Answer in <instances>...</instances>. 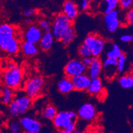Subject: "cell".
I'll list each match as a JSON object with an SVG mask.
<instances>
[{
	"label": "cell",
	"instance_id": "cell-1",
	"mask_svg": "<svg viewBox=\"0 0 133 133\" xmlns=\"http://www.w3.org/2000/svg\"><path fill=\"white\" fill-rule=\"evenodd\" d=\"M32 99L25 94L15 95L9 105V113L11 117H18L26 113L32 106Z\"/></svg>",
	"mask_w": 133,
	"mask_h": 133
},
{
	"label": "cell",
	"instance_id": "cell-2",
	"mask_svg": "<svg viewBox=\"0 0 133 133\" xmlns=\"http://www.w3.org/2000/svg\"><path fill=\"white\" fill-rule=\"evenodd\" d=\"M44 85L45 81L42 76H35L25 83V94L31 99H35L42 94Z\"/></svg>",
	"mask_w": 133,
	"mask_h": 133
},
{
	"label": "cell",
	"instance_id": "cell-3",
	"mask_svg": "<svg viewBox=\"0 0 133 133\" xmlns=\"http://www.w3.org/2000/svg\"><path fill=\"white\" fill-rule=\"evenodd\" d=\"M84 44L90 49L93 58H99L105 47V41L95 33L89 34L84 40Z\"/></svg>",
	"mask_w": 133,
	"mask_h": 133
},
{
	"label": "cell",
	"instance_id": "cell-4",
	"mask_svg": "<svg viewBox=\"0 0 133 133\" xmlns=\"http://www.w3.org/2000/svg\"><path fill=\"white\" fill-rule=\"evenodd\" d=\"M73 26V22L64 13L58 14L55 17L51 26V32L56 39H59L61 35L70 26Z\"/></svg>",
	"mask_w": 133,
	"mask_h": 133
},
{
	"label": "cell",
	"instance_id": "cell-5",
	"mask_svg": "<svg viewBox=\"0 0 133 133\" xmlns=\"http://www.w3.org/2000/svg\"><path fill=\"white\" fill-rule=\"evenodd\" d=\"M3 80L5 86L11 89L19 88L23 80V72L21 68L17 66L12 70H6L3 73Z\"/></svg>",
	"mask_w": 133,
	"mask_h": 133
},
{
	"label": "cell",
	"instance_id": "cell-6",
	"mask_svg": "<svg viewBox=\"0 0 133 133\" xmlns=\"http://www.w3.org/2000/svg\"><path fill=\"white\" fill-rule=\"evenodd\" d=\"M78 118L77 113L72 111H63L58 112L53 119V124L58 130H63L74 122H76Z\"/></svg>",
	"mask_w": 133,
	"mask_h": 133
},
{
	"label": "cell",
	"instance_id": "cell-7",
	"mask_svg": "<svg viewBox=\"0 0 133 133\" xmlns=\"http://www.w3.org/2000/svg\"><path fill=\"white\" fill-rule=\"evenodd\" d=\"M17 31L15 26L9 23L0 25V48L5 51L11 41L16 37Z\"/></svg>",
	"mask_w": 133,
	"mask_h": 133
},
{
	"label": "cell",
	"instance_id": "cell-8",
	"mask_svg": "<svg viewBox=\"0 0 133 133\" xmlns=\"http://www.w3.org/2000/svg\"><path fill=\"white\" fill-rule=\"evenodd\" d=\"M64 71L66 77L72 79L76 76L86 74L87 68L83 66L81 60L72 59L66 64Z\"/></svg>",
	"mask_w": 133,
	"mask_h": 133
},
{
	"label": "cell",
	"instance_id": "cell-9",
	"mask_svg": "<svg viewBox=\"0 0 133 133\" xmlns=\"http://www.w3.org/2000/svg\"><path fill=\"white\" fill-rule=\"evenodd\" d=\"M21 128L25 132L39 133L42 129V124L37 118L25 116L19 120Z\"/></svg>",
	"mask_w": 133,
	"mask_h": 133
},
{
	"label": "cell",
	"instance_id": "cell-10",
	"mask_svg": "<svg viewBox=\"0 0 133 133\" xmlns=\"http://www.w3.org/2000/svg\"><path fill=\"white\" fill-rule=\"evenodd\" d=\"M103 21L106 29L109 32H115L121 26L119 13L117 10L105 14L104 15Z\"/></svg>",
	"mask_w": 133,
	"mask_h": 133
},
{
	"label": "cell",
	"instance_id": "cell-11",
	"mask_svg": "<svg viewBox=\"0 0 133 133\" xmlns=\"http://www.w3.org/2000/svg\"><path fill=\"white\" fill-rule=\"evenodd\" d=\"M77 115L82 120L91 121L94 120L96 117V109L94 104L91 103H85L79 107Z\"/></svg>",
	"mask_w": 133,
	"mask_h": 133
},
{
	"label": "cell",
	"instance_id": "cell-12",
	"mask_svg": "<svg viewBox=\"0 0 133 133\" xmlns=\"http://www.w3.org/2000/svg\"><path fill=\"white\" fill-rule=\"evenodd\" d=\"M25 32H24L23 37L25 41L37 44L39 43L42 35L43 31L37 25H29Z\"/></svg>",
	"mask_w": 133,
	"mask_h": 133
},
{
	"label": "cell",
	"instance_id": "cell-13",
	"mask_svg": "<svg viewBox=\"0 0 133 133\" xmlns=\"http://www.w3.org/2000/svg\"><path fill=\"white\" fill-rule=\"evenodd\" d=\"M102 72H103L105 77L108 79H113L118 72L117 68V60L106 58L103 61H102Z\"/></svg>",
	"mask_w": 133,
	"mask_h": 133
},
{
	"label": "cell",
	"instance_id": "cell-14",
	"mask_svg": "<svg viewBox=\"0 0 133 133\" xmlns=\"http://www.w3.org/2000/svg\"><path fill=\"white\" fill-rule=\"evenodd\" d=\"M103 71V63L100 58H94L90 66L87 68V75L91 79L99 78Z\"/></svg>",
	"mask_w": 133,
	"mask_h": 133
},
{
	"label": "cell",
	"instance_id": "cell-15",
	"mask_svg": "<svg viewBox=\"0 0 133 133\" xmlns=\"http://www.w3.org/2000/svg\"><path fill=\"white\" fill-rule=\"evenodd\" d=\"M79 10L78 5L76 2L68 0L63 3V13L68 18L73 22L78 17Z\"/></svg>",
	"mask_w": 133,
	"mask_h": 133
},
{
	"label": "cell",
	"instance_id": "cell-16",
	"mask_svg": "<svg viewBox=\"0 0 133 133\" xmlns=\"http://www.w3.org/2000/svg\"><path fill=\"white\" fill-rule=\"evenodd\" d=\"M74 90L84 91L88 90L91 79L89 78L87 74L76 76L71 79Z\"/></svg>",
	"mask_w": 133,
	"mask_h": 133
},
{
	"label": "cell",
	"instance_id": "cell-17",
	"mask_svg": "<svg viewBox=\"0 0 133 133\" xmlns=\"http://www.w3.org/2000/svg\"><path fill=\"white\" fill-rule=\"evenodd\" d=\"M54 37L53 36L51 31L49 32H44L42 35L41 40H40L39 44L40 48L43 51H48L52 47L54 44Z\"/></svg>",
	"mask_w": 133,
	"mask_h": 133
},
{
	"label": "cell",
	"instance_id": "cell-18",
	"mask_svg": "<svg viewBox=\"0 0 133 133\" xmlns=\"http://www.w3.org/2000/svg\"><path fill=\"white\" fill-rule=\"evenodd\" d=\"M58 89L61 94H68L74 90L72 80L68 77H64L58 83Z\"/></svg>",
	"mask_w": 133,
	"mask_h": 133
},
{
	"label": "cell",
	"instance_id": "cell-19",
	"mask_svg": "<svg viewBox=\"0 0 133 133\" xmlns=\"http://www.w3.org/2000/svg\"><path fill=\"white\" fill-rule=\"evenodd\" d=\"M21 49L22 50L23 53L29 57L34 56L38 52V47L37 44L25 41L21 44Z\"/></svg>",
	"mask_w": 133,
	"mask_h": 133
},
{
	"label": "cell",
	"instance_id": "cell-20",
	"mask_svg": "<svg viewBox=\"0 0 133 133\" xmlns=\"http://www.w3.org/2000/svg\"><path fill=\"white\" fill-rule=\"evenodd\" d=\"M118 6V0H105L100 4L99 10L104 15L116 10Z\"/></svg>",
	"mask_w": 133,
	"mask_h": 133
},
{
	"label": "cell",
	"instance_id": "cell-21",
	"mask_svg": "<svg viewBox=\"0 0 133 133\" xmlns=\"http://www.w3.org/2000/svg\"><path fill=\"white\" fill-rule=\"evenodd\" d=\"M76 37V32L74 26H70L61 35L59 38V41L64 45L67 46L70 44L72 41L75 39Z\"/></svg>",
	"mask_w": 133,
	"mask_h": 133
},
{
	"label": "cell",
	"instance_id": "cell-22",
	"mask_svg": "<svg viewBox=\"0 0 133 133\" xmlns=\"http://www.w3.org/2000/svg\"><path fill=\"white\" fill-rule=\"evenodd\" d=\"M102 81L100 78H97L91 80V83L87 91L91 95H97L102 91Z\"/></svg>",
	"mask_w": 133,
	"mask_h": 133
},
{
	"label": "cell",
	"instance_id": "cell-23",
	"mask_svg": "<svg viewBox=\"0 0 133 133\" xmlns=\"http://www.w3.org/2000/svg\"><path fill=\"white\" fill-rule=\"evenodd\" d=\"M58 111L56 107L52 104H48L43 109L42 111V115L45 119L49 121H53L54 117L57 115Z\"/></svg>",
	"mask_w": 133,
	"mask_h": 133
},
{
	"label": "cell",
	"instance_id": "cell-24",
	"mask_svg": "<svg viewBox=\"0 0 133 133\" xmlns=\"http://www.w3.org/2000/svg\"><path fill=\"white\" fill-rule=\"evenodd\" d=\"M15 97L13 89L5 86L2 89V101L5 105H9V103Z\"/></svg>",
	"mask_w": 133,
	"mask_h": 133
},
{
	"label": "cell",
	"instance_id": "cell-25",
	"mask_svg": "<svg viewBox=\"0 0 133 133\" xmlns=\"http://www.w3.org/2000/svg\"><path fill=\"white\" fill-rule=\"evenodd\" d=\"M20 48L21 43L19 38L16 37L9 43L5 52L11 55H13V54H17L19 51Z\"/></svg>",
	"mask_w": 133,
	"mask_h": 133
},
{
	"label": "cell",
	"instance_id": "cell-26",
	"mask_svg": "<svg viewBox=\"0 0 133 133\" xmlns=\"http://www.w3.org/2000/svg\"><path fill=\"white\" fill-rule=\"evenodd\" d=\"M122 52H123L121 51V49L119 46L116 43H113L111 44V48L106 50V56H107L106 58L117 60Z\"/></svg>",
	"mask_w": 133,
	"mask_h": 133
},
{
	"label": "cell",
	"instance_id": "cell-27",
	"mask_svg": "<svg viewBox=\"0 0 133 133\" xmlns=\"http://www.w3.org/2000/svg\"><path fill=\"white\" fill-rule=\"evenodd\" d=\"M118 83L123 88L130 89L133 87V77L132 74H125L118 79Z\"/></svg>",
	"mask_w": 133,
	"mask_h": 133
},
{
	"label": "cell",
	"instance_id": "cell-28",
	"mask_svg": "<svg viewBox=\"0 0 133 133\" xmlns=\"http://www.w3.org/2000/svg\"><path fill=\"white\" fill-rule=\"evenodd\" d=\"M9 129L11 133H23L21 126L19 121L17 119L13 118L9 122L8 124Z\"/></svg>",
	"mask_w": 133,
	"mask_h": 133
},
{
	"label": "cell",
	"instance_id": "cell-29",
	"mask_svg": "<svg viewBox=\"0 0 133 133\" xmlns=\"http://www.w3.org/2000/svg\"><path fill=\"white\" fill-rule=\"evenodd\" d=\"M117 68L118 72H123L125 68L126 62H127V56L124 52H122L120 56L117 60Z\"/></svg>",
	"mask_w": 133,
	"mask_h": 133
},
{
	"label": "cell",
	"instance_id": "cell-30",
	"mask_svg": "<svg viewBox=\"0 0 133 133\" xmlns=\"http://www.w3.org/2000/svg\"><path fill=\"white\" fill-rule=\"evenodd\" d=\"M78 54L82 58L85 57H89V56H91V50L89 48H88V46L86 44H85L84 43L81 44L80 46L78 48Z\"/></svg>",
	"mask_w": 133,
	"mask_h": 133
},
{
	"label": "cell",
	"instance_id": "cell-31",
	"mask_svg": "<svg viewBox=\"0 0 133 133\" xmlns=\"http://www.w3.org/2000/svg\"><path fill=\"white\" fill-rule=\"evenodd\" d=\"M38 26H39V28L42 30V31H44V32H49V31H51L52 25L47 19H43L40 20L39 22H38Z\"/></svg>",
	"mask_w": 133,
	"mask_h": 133
},
{
	"label": "cell",
	"instance_id": "cell-32",
	"mask_svg": "<svg viewBox=\"0 0 133 133\" xmlns=\"http://www.w3.org/2000/svg\"><path fill=\"white\" fill-rule=\"evenodd\" d=\"M133 5L132 0H120L118 1V5L123 10L127 11L132 9Z\"/></svg>",
	"mask_w": 133,
	"mask_h": 133
},
{
	"label": "cell",
	"instance_id": "cell-33",
	"mask_svg": "<svg viewBox=\"0 0 133 133\" xmlns=\"http://www.w3.org/2000/svg\"><path fill=\"white\" fill-rule=\"evenodd\" d=\"M90 8V2L88 0H83L80 2L79 5H78L79 10L81 11H86Z\"/></svg>",
	"mask_w": 133,
	"mask_h": 133
},
{
	"label": "cell",
	"instance_id": "cell-34",
	"mask_svg": "<svg viewBox=\"0 0 133 133\" xmlns=\"http://www.w3.org/2000/svg\"><path fill=\"white\" fill-rule=\"evenodd\" d=\"M76 129V122H74L67 127L60 130L61 133H74Z\"/></svg>",
	"mask_w": 133,
	"mask_h": 133
},
{
	"label": "cell",
	"instance_id": "cell-35",
	"mask_svg": "<svg viewBox=\"0 0 133 133\" xmlns=\"http://www.w3.org/2000/svg\"><path fill=\"white\" fill-rule=\"evenodd\" d=\"M125 21L128 25H132L133 23V10L132 9L127 11L125 15Z\"/></svg>",
	"mask_w": 133,
	"mask_h": 133
},
{
	"label": "cell",
	"instance_id": "cell-36",
	"mask_svg": "<svg viewBox=\"0 0 133 133\" xmlns=\"http://www.w3.org/2000/svg\"><path fill=\"white\" fill-rule=\"evenodd\" d=\"M121 41L123 43H131L133 41V36L132 35H129V34H126V35H123L120 38Z\"/></svg>",
	"mask_w": 133,
	"mask_h": 133
},
{
	"label": "cell",
	"instance_id": "cell-37",
	"mask_svg": "<svg viewBox=\"0 0 133 133\" xmlns=\"http://www.w3.org/2000/svg\"><path fill=\"white\" fill-rule=\"evenodd\" d=\"M93 59H94V58H93L92 56H89V57L83 58H82L81 61H82V63L83 64V66L88 68L91 65V62H92Z\"/></svg>",
	"mask_w": 133,
	"mask_h": 133
},
{
	"label": "cell",
	"instance_id": "cell-38",
	"mask_svg": "<svg viewBox=\"0 0 133 133\" xmlns=\"http://www.w3.org/2000/svg\"><path fill=\"white\" fill-rule=\"evenodd\" d=\"M36 13H37V9H34V8H30L24 11L23 15L26 17H29L35 15Z\"/></svg>",
	"mask_w": 133,
	"mask_h": 133
},
{
	"label": "cell",
	"instance_id": "cell-39",
	"mask_svg": "<svg viewBox=\"0 0 133 133\" xmlns=\"http://www.w3.org/2000/svg\"><path fill=\"white\" fill-rule=\"evenodd\" d=\"M17 66V65L15 64V63L14 62H9L8 63V69L7 70H12L14 68H15Z\"/></svg>",
	"mask_w": 133,
	"mask_h": 133
},
{
	"label": "cell",
	"instance_id": "cell-40",
	"mask_svg": "<svg viewBox=\"0 0 133 133\" xmlns=\"http://www.w3.org/2000/svg\"><path fill=\"white\" fill-rule=\"evenodd\" d=\"M25 23L27 25H29V24L31 23V20L30 19H26V20H25Z\"/></svg>",
	"mask_w": 133,
	"mask_h": 133
},
{
	"label": "cell",
	"instance_id": "cell-41",
	"mask_svg": "<svg viewBox=\"0 0 133 133\" xmlns=\"http://www.w3.org/2000/svg\"><path fill=\"white\" fill-rule=\"evenodd\" d=\"M2 114H3V113H2V111H1V110H0V117H1V116L2 115Z\"/></svg>",
	"mask_w": 133,
	"mask_h": 133
},
{
	"label": "cell",
	"instance_id": "cell-42",
	"mask_svg": "<svg viewBox=\"0 0 133 133\" xmlns=\"http://www.w3.org/2000/svg\"><path fill=\"white\" fill-rule=\"evenodd\" d=\"M0 133H2V131H1V130H0Z\"/></svg>",
	"mask_w": 133,
	"mask_h": 133
},
{
	"label": "cell",
	"instance_id": "cell-43",
	"mask_svg": "<svg viewBox=\"0 0 133 133\" xmlns=\"http://www.w3.org/2000/svg\"><path fill=\"white\" fill-rule=\"evenodd\" d=\"M23 133H29V132H23Z\"/></svg>",
	"mask_w": 133,
	"mask_h": 133
},
{
	"label": "cell",
	"instance_id": "cell-44",
	"mask_svg": "<svg viewBox=\"0 0 133 133\" xmlns=\"http://www.w3.org/2000/svg\"><path fill=\"white\" fill-rule=\"evenodd\" d=\"M0 7H1V2H0Z\"/></svg>",
	"mask_w": 133,
	"mask_h": 133
},
{
	"label": "cell",
	"instance_id": "cell-45",
	"mask_svg": "<svg viewBox=\"0 0 133 133\" xmlns=\"http://www.w3.org/2000/svg\"><path fill=\"white\" fill-rule=\"evenodd\" d=\"M1 50H1V48H0V51H1Z\"/></svg>",
	"mask_w": 133,
	"mask_h": 133
}]
</instances>
